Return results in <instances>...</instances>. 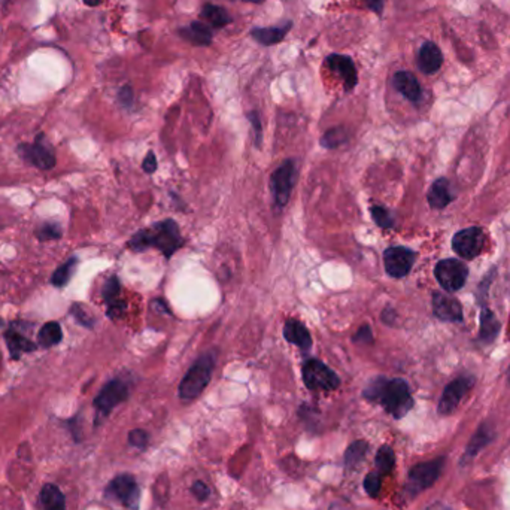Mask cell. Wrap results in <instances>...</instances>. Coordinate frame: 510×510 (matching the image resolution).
I'll return each mask as SVG.
<instances>
[{
    "mask_svg": "<svg viewBox=\"0 0 510 510\" xmlns=\"http://www.w3.org/2000/svg\"><path fill=\"white\" fill-rule=\"evenodd\" d=\"M41 504L45 510H64L66 500L59 486L48 484L41 491Z\"/></svg>",
    "mask_w": 510,
    "mask_h": 510,
    "instance_id": "obj_24",
    "label": "cell"
},
{
    "mask_svg": "<svg viewBox=\"0 0 510 510\" xmlns=\"http://www.w3.org/2000/svg\"><path fill=\"white\" fill-rule=\"evenodd\" d=\"M303 382L311 391H334L340 385L336 373L319 360H309L303 364Z\"/></svg>",
    "mask_w": 510,
    "mask_h": 510,
    "instance_id": "obj_4",
    "label": "cell"
},
{
    "mask_svg": "<svg viewBox=\"0 0 510 510\" xmlns=\"http://www.w3.org/2000/svg\"><path fill=\"white\" fill-rule=\"evenodd\" d=\"M76 264H78V259L72 257L71 260H67L61 267H59V269L54 271L53 279H51V282H53V285H56V286H64L67 282H69L71 278H72V275H74L75 269H76Z\"/></svg>",
    "mask_w": 510,
    "mask_h": 510,
    "instance_id": "obj_30",
    "label": "cell"
},
{
    "mask_svg": "<svg viewBox=\"0 0 510 510\" xmlns=\"http://www.w3.org/2000/svg\"><path fill=\"white\" fill-rule=\"evenodd\" d=\"M5 340H6L9 354L14 360H19L23 354L36 349V345L33 344L31 340H29L27 337H24L23 334H20L19 331H15L12 329L5 333Z\"/></svg>",
    "mask_w": 510,
    "mask_h": 510,
    "instance_id": "obj_22",
    "label": "cell"
},
{
    "mask_svg": "<svg viewBox=\"0 0 510 510\" xmlns=\"http://www.w3.org/2000/svg\"><path fill=\"white\" fill-rule=\"evenodd\" d=\"M182 38L189 39L194 45H209L212 41V31L211 29L203 24V23H191L189 27H185L181 30Z\"/></svg>",
    "mask_w": 510,
    "mask_h": 510,
    "instance_id": "obj_25",
    "label": "cell"
},
{
    "mask_svg": "<svg viewBox=\"0 0 510 510\" xmlns=\"http://www.w3.org/2000/svg\"><path fill=\"white\" fill-rule=\"evenodd\" d=\"M500 333V322L497 321L496 315L492 314L486 306H482L481 309V330L479 339L485 344H491Z\"/></svg>",
    "mask_w": 510,
    "mask_h": 510,
    "instance_id": "obj_23",
    "label": "cell"
},
{
    "mask_svg": "<svg viewBox=\"0 0 510 510\" xmlns=\"http://www.w3.org/2000/svg\"><path fill=\"white\" fill-rule=\"evenodd\" d=\"M393 82H394L396 90L401 96H404L407 100L412 101V104H418V101L421 100L422 90H421V85L414 74L406 72V71L397 72L394 75Z\"/></svg>",
    "mask_w": 510,
    "mask_h": 510,
    "instance_id": "obj_18",
    "label": "cell"
},
{
    "mask_svg": "<svg viewBox=\"0 0 510 510\" xmlns=\"http://www.w3.org/2000/svg\"><path fill=\"white\" fill-rule=\"evenodd\" d=\"M245 2H248V0H245Z\"/></svg>",
    "mask_w": 510,
    "mask_h": 510,
    "instance_id": "obj_51",
    "label": "cell"
},
{
    "mask_svg": "<svg viewBox=\"0 0 510 510\" xmlns=\"http://www.w3.org/2000/svg\"><path fill=\"white\" fill-rule=\"evenodd\" d=\"M474 379L473 378H458L454 382H451L445 391L444 394H441V399L439 401V414L440 415H449L452 414L456 406L460 404L461 399L467 394V391L473 386Z\"/></svg>",
    "mask_w": 510,
    "mask_h": 510,
    "instance_id": "obj_13",
    "label": "cell"
},
{
    "mask_svg": "<svg viewBox=\"0 0 510 510\" xmlns=\"http://www.w3.org/2000/svg\"><path fill=\"white\" fill-rule=\"evenodd\" d=\"M201 16L206 21H209V24L212 27H216V29L226 27L231 21V16L227 14V11L224 8L212 5V4H208L203 6Z\"/></svg>",
    "mask_w": 510,
    "mask_h": 510,
    "instance_id": "obj_26",
    "label": "cell"
},
{
    "mask_svg": "<svg viewBox=\"0 0 510 510\" xmlns=\"http://www.w3.org/2000/svg\"><path fill=\"white\" fill-rule=\"evenodd\" d=\"M433 311L440 321H446V322L463 321V309L460 301L444 293L433 294Z\"/></svg>",
    "mask_w": 510,
    "mask_h": 510,
    "instance_id": "obj_14",
    "label": "cell"
},
{
    "mask_svg": "<svg viewBox=\"0 0 510 510\" xmlns=\"http://www.w3.org/2000/svg\"><path fill=\"white\" fill-rule=\"evenodd\" d=\"M118 100L121 101V105L129 108L131 105V101H133V91L129 87V85H126V87H123L120 90V94H118Z\"/></svg>",
    "mask_w": 510,
    "mask_h": 510,
    "instance_id": "obj_42",
    "label": "cell"
},
{
    "mask_svg": "<svg viewBox=\"0 0 510 510\" xmlns=\"http://www.w3.org/2000/svg\"><path fill=\"white\" fill-rule=\"evenodd\" d=\"M416 255L412 249L404 246H391L384 252V264L385 270L389 276L393 278H404L409 275V271L414 267Z\"/></svg>",
    "mask_w": 510,
    "mask_h": 510,
    "instance_id": "obj_9",
    "label": "cell"
},
{
    "mask_svg": "<svg viewBox=\"0 0 510 510\" xmlns=\"http://www.w3.org/2000/svg\"><path fill=\"white\" fill-rule=\"evenodd\" d=\"M72 314H74V316L81 322V324L82 326H85V327H89V329H91L93 327V324H94V321H93V318L87 314V312H85V309L84 308H81V306L79 304H74L72 306Z\"/></svg>",
    "mask_w": 510,
    "mask_h": 510,
    "instance_id": "obj_37",
    "label": "cell"
},
{
    "mask_svg": "<svg viewBox=\"0 0 510 510\" xmlns=\"http://www.w3.org/2000/svg\"><path fill=\"white\" fill-rule=\"evenodd\" d=\"M488 441H489V433L486 431V429H485V427H482V429L478 431V434L474 436V439H473L471 444L469 445L467 455H474V454H478V451H479L484 445H486Z\"/></svg>",
    "mask_w": 510,
    "mask_h": 510,
    "instance_id": "obj_35",
    "label": "cell"
},
{
    "mask_svg": "<svg viewBox=\"0 0 510 510\" xmlns=\"http://www.w3.org/2000/svg\"><path fill=\"white\" fill-rule=\"evenodd\" d=\"M369 445L363 440H356L345 452V466L346 469H355L366 456Z\"/></svg>",
    "mask_w": 510,
    "mask_h": 510,
    "instance_id": "obj_28",
    "label": "cell"
},
{
    "mask_svg": "<svg viewBox=\"0 0 510 510\" xmlns=\"http://www.w3.org/2000/svg\"><path fill=\"white\" fill-rule=\"evenodd\" d=\"M248 2H251V4H263V2H266V0H248Z\"/></svg>",
    "mask_w": 510,
    "mask_h": 510,
    "instance_id": "obj_48",
    "label": "cell"
},
{
    "mask_svg": "<svg viewBox=\"0 0 510 510\" xmlns=\"http://www.w3.org/2000/svg\"><path fill=\"white\" fill-rule=\"evenodd\" d=\"M120 291H121V284L118 281L116 276H111L105 285H104V300L108 306V316L112 319L120 318L124 314L126 303L120 300Z\"/></svg>",
    "mask_w": 510,
    "mask_h": 510,
    "instance_id": "obj_17",
    "label": "cell"
},
{
    "mask_svg": "<svg viewBox=\"0 0 510 510\" xmlns=\"http://www.w3.org/2000/svg\"><path fill=\"white\" fill-rule=\"evenodd\" d=\"M434 276L445 291L452 293L464 286L469 276V269L460 260H440L434 267Z\"/></svg>",
    "mask_w": 510,
    "mask_h": 510,
    "instance_id": "obj_5",
    "label": "cell"
},
{
    "mask_svg": "<svg viewBox=\"0 0 510 510\" xmlns=\"http://www.w3.org/2000/svg\"><path fill=\"white\" fill-rule=\"evenodd\" d=\"M381 474L379 473H369L364 479V489L367 494L373 499H376L379 496L381 491Z\"/></svg>",
    "mask_w": 510,
    "mask_h": 510,
    "instance_id": "obj_33",
    "label": "cell"
},
{
    "mask_svg": "<svg viewBox=\"0 0 510 510\" xmlns=\"http://www.w3.org/2000/svg\"><path fill=\"white\" fill-rule=\"evenodd\" d=\"M509 384H510V369H509Z\"/></svg>",
    "mask_w": 510,
    "mask_h": 510,
    "instance_id": "obj_49",
    "label": "cell"
},
{
    "mask_svg": "<svg viewBox=\"0 0 510 510\" xmlns=\"http://www.w3.org/2000/svg\"><path fill=\"white\" fill-rule=\"evenodd\" d=\"M366 5L369 6L370 11L381 15L384 11V6H385V0H366Z\"/></svg>",
    "mask_w": 510,
    "mask_h": 510,
    "instance_id": "obj_43",
    "label": "cell"
},
{
    "mask_svg": "<svg viewBox=\"0 0 510 510\" xmlns=\"http://www.w3.org/2000/svg\"><path fill=\"white\" fill-rule=\"evenodd\" d=\"M127 397H129L127 385L120 379H114L101 388L99 396L94 399V407L97 409L99 415L108 416L112 412L114 407L123 403Z\"/></svg>",
    "mask_w": 510,
    "mask_h": 510,
    "instance_id": "obj_11",
    "label": "cell"
},
{
    "mask_svg": "<svg viewBox=\"0 0 510 510\" xmlns=\"http://www.w3.org/2000/svg\"><path fill=\"white\" fill-rule=\"evenodd\" d=\"M129 441L131 446H136L139 449H144L148 444V434L144 430H133L129 434Z\"/></svg>",
    "mask_w": 510,
    "mask_h": 510,
    "instance_id": "obj_36",
    "label": "cell"
},
{
    "mask_svg": "<svg viewBox=\"0 0 510 510\" xmlns=\"http://www.w3.org/2000/svg\"><path fill=\"white\" fill-rule=\"evenodd\" d=\"M444 467V458H437L430 463H422L411 469L409 478H407L406 491L411 496L419 494L421 491L430 488L439 478V474Z\"/></svg>",
    "mask_w": 510,
    "mask_h": 510,
    "instance_id": "obj_7",
    "label": "cell"
},
{
    "mask_svg": "<svg viewBox=\"0 0 510 510\" xmlns=\"http://www.w3.org/2000/svg\"><path fill=\"white\" fill-rule=\"evenodd\" d=\"M248 120L251 121L252 129H254V131H255V142H257V145L260 146V144H261V134H263V129H261V120H260V115H259V112L251 111V112L248 114Z\"/></svg>",
    "mask_w": 510,
    "mask_h": 510,
    "instance_id": "obj_38",
    "label": "cell"
},
{
    "mask_svg": "<svg viewBox=\"0 0 510 510\" xmlns=\"http://www.w3.org/2000/svg\"><path fill=\"white\" fill-rule=\"evenodd\" d=\"M191 492H193V496H194L197 500H200V501H205V500L209 497V494H211V491H209L208 485L200 482V481L196 482V484H193Z\"/></svg>",
    "mask_w": 510,
    "mask_h": 510,
    "instance_id": "obj_39",
    "label": "cell"
},
{
    "mask_svg": "<svg viewBox=\"0 0 510 510\" xmlns=\"http://www.w3.org/2000/svg\"><path fill=\"white\" fill-rule=\"evenodd\" d=\"M396 319V312L393 309H385L382 314V321L386 322V324H393Z\"/></svg>",
    "mask_w": 510,
    "mask_h": 510,
    "instance_id": "obj_44",
    "label": "cell"
},
{
    "mask_svg": "<svg viewBox=\"0 0 510 510\" xmlns=\"http://www.w3.org/2000/svg\"><path fill=\"white\" fill-rule=\"evenodd\" d=\"M370 214H371L373 221H375V223L381 229H391L394 226L393 215H391L389 211L385 209L384 206H371L370 208Z\"/></svg>",
    "mask_w": 510,
    "mask_h": 510,
    "instance_id": "obj_32",
    "label": "cell"
},
{
    "mask_svg": "<svg viewBox=\"0 0 510 510\" xmlns=\"http://www.w3.org/2000/svg\"><path fill=\"white\" fill-rule=\"evenodd\" d=\"M430 206L434 209H444L452 201V194L449 191V182L445 178L434 181L427 194Z\"/></svg>",
    "mask_w": 510,
    "mask_h": 510,
    "instance_id": "obj_21",
    "label": "cell"
},
{
    "mask_svg": "<svg viewBox=\"0 0 510 510\" xmlns=\"http://www.w3.org/2000/svg\"><path fill=\"white\" fill-rule=\"evenodd\" d=\"M82 2L85 5H89V6H97L101 2V0H82Z\"/></svg>",
    "mask_w": 510,
    "mask_h": 510,
    "instance_id": "obj_46",
    "label": "cell"
},
{
    "mask_svg": "<svg viewBox=\"0 0 510 510\" xmlns=\"http://www.w3.org/2000/svg\"><path fill=\"white\" fill-rule=\"evenodd\" d=\"M215 356L216 352H206L203 354L200 359L191 366V369L186 371V375L179 384V397L181 400L190 401L197 399L203 389H205L211 381L212 370L215 366Z\"/></svg>",
    "mask_w": 510,
    "mask_h": 510,
    "instance_id": "obj_3",
    "label": "cell"
},
{
    "mask_svg": "<svg viewBox=\"0 0 510 510\" xmlns=\"http://www.w3.org/2000/svg\"><path fill=\"white\" fill-rule=\"evenodd\" d=\"M355 344H373V333L369 326H363L354 336Z\"/></svg>",
    "mask_w": 510,
    "mask_h": 510,
    "instance_id": "obj_40",
    "label": "cell"
},
{
    "mask_svg": "<svg viewBox=\"0 0 510 510\" xmlns=\"http://www.w3.org/2000/svg\"><path fill=\"white\" fill-rule=\"evenodd\" d=\"M39 345L44 348H51L54 345H59L63 339V331L61 326L59 322H46V324L39 330L38 334Z\"/></svg>",
    "mask_w": 510,
    "mask_h": 510,
    "instance_id": "obj_27",
    "label": "cell"
},
{
    "mask_svg": "<svg viewBox=\"0 0 510 510\" xmlns=\"http://www.w3.org/2000/svg\"><path fill=\"white\" fill-rule=\"evenodd\" d=\"M20 156L30 164L42 170H49L56 166V152L41 134L33 144H23L19 146Z\"/></svg>",
    "mask_w": 510,
    "mask_h": 510,
    "instance_id": "obj_10",
    "label": "cell"
},
{
    "mask_svg": "<svg viewBox=\"0 0 510 510\" xmlns=\"http://www.w3.org/2000/svg\"><path fill=\"white\" fill-rule=\"evenodd\" d=\"M363 396L370 401L379 403L385 412L396 419L407 415L414 407L409 385L403 379L378 378L364 389Z\"/></svg>",
    "mask_w": 510,
    "mask_h": 510,
    "instance_id": "obj_1",
    "label": "cell"
},
{
    "mask_svg": "<svg viewBox=\"0 0 510 510\" xmlns=\"http://www.w3.org/2000/svg\"><path fill=\"white\" fill-rule=\"evenodd\" d=\"M154 308L157 311H164L166 314H170V311L166 308V304H164L163 300H154Z\"/></svg>",
    "mask_w": 510,
    "mask_h": 510,
    "instance_id": "obj_45",
    "label": "cell"
},
{
    "mask_svg": "<svg viewBox=\"0 0 510 510\" xmlns=\"http://www.w3.org/2000/svg\"><path fill=\"white\" fill-rule=\"evenodd\" d=\"M485 246V233L479 227H469L455 233L452 237V249L464 260H473Z\"/></svg>",
    "mask_w": 510,
    "mask_h": 510,
    "instance_id": "obj_6",
    "label": "cell"
},
{
    "mask_svg": "<svg viewBox=\"0 0 510 510\" xmlns=\"http://www.w3.org/2000/svg\"><path fill=\"white\" fill-rule=\"evenodd\" d=\"M144 170L146 174H154L157 167H159V163H157V159H156V154L154 152H148L145 160H144V164H142Z\"/></svg>",
    "mask_w": 510,
    "mask_h": 510,
    "instance_id": "obj_41",
    "label": "cell"
},
{
    "mask_svg": "<svg viewBox=\"0 0 510 510\" xmlns=\"http://www.w3.org/2000/svg\"><path fill=\"white\" fill-rule=\"evenodd\" d=\"M296 176V166L293 160L284 161L270 178V190L274 193L278 206H285L290 200Z\"/></svg>",
    "mask_w": 510,
    "mask_h": 510,
    "instance_id": "obj_8",
    "label": "cell"
},
{
    "mask_svg": "<svg viewBox=\"0 0 510 510\" xmlns=\"http://www.w3.org/2000/svg\"><path fill=\"white\" fill-rule=\"evenodd\" d=\"M182 245L184 239L174 219H164L149 229L141 230L129 241V248L133 251L142 252L148 248H157L166 259L172 257Z\"/></svg>",
    "mask_w": 510,
    "mask_h": 510,
    "instance_id": "obj_2",
    "label": "cell"
},
{
    "mask_svg": "<svg viewBox=\"0 0 510 510\" xmlns=\"http://www.w3.org/2000/svg\"><path fill=\"white\" fill-rule=\"evenodd\" d=\"M327 64L330 69L344 81L346 91L352 90L356 85V82H359V75H356L355 64L351 57L331 54L327 57Z\"/></svg>",
    "mask_w": 510,
    "mask_h": 510,
    "instance_id": "obj_15",
    "label": "cell"
},
{
    "mask_svg": "<svg viewBox=\"0 0 510 510\" xmlns=\"http://www.w3.org/2000/svg\"><path fill=\"white\" fill-rule=\"evenodd\" d=\"M284 337L286 342H290L303 351L309 349L312 346V337L300 321L297 319H288L284 326Z\"/></svg>",
    "mask_w": 510,
    "mask_h": 510,
    "instance_id": "obj_19",
    "label": "cell"
},
{
    "mask_svg": "<svg viewBox=\"0 0 510 510\" xmlns=\"http://www.w3.org/2000/svg\"><path fill=\"white\" fill-rule=\"evenodd\" d=\"M441 64H444V54H441L440 48L431 41L422 44L418 53L419 71L425 75H433L440 71Z\"/></svg>",
    "mask_w": 510,
    "mask_h": 510,
    "instance_id": "obj_16",
    "label": "cell"
},
{
    "mask_svg": "<svg viewBox=\"0 0 510 510\" xmlns=\"http://www.w3.org/2000/svg\"><path fill=\"white\" fill-rule=\"evenodd\" d=\"M0 229H2V224H0Z\"/></svg>",
    "mask_w": 510,
    "mask_h": 510,
    "instance_id": "obj_50",
    "label": "cell"
},
{
    "mask_svg": "<svg viewBox=\"0 0 510 510\" xmlns=\"http://www.w3.org/2000/svg\"><path fill=\"white\" fill-rule=\"evenodd\" d=\"M291 23L288 21L284 26H276V27H255L251 30L252 38L260 42L261 45H275L279 44L285 35L288 33V30L291 29Z\"/></svg>",
    "mask_w": 510,
    "mask_h": 510,
    "instance_id": "obj_20",
    "label": "cell"
},
{
    "mask_svg": "<svg viewBox=\"0 0 510 510\" xmlns=\"http://www.w3.org/2000/svg\"><path fill=\"white\" fill-rule=\"evenodd\" d=\"M394 466H396L394 451L389 446H382L376 454V467L379 470V474L381 476L389 474L391 471H393Z\"/></svg>",
    "mask_w": 510,
    "mask_h": 510,
    "instance_id": "obj_29",
    "label": "cell"
},
{
    "mask_svg": "<svg viewBox=\"0 0 510 510\" xmlns=\"http://www.w3.org/2000/svg\"><path fill=\"white\" fill-rule=\"evenodd\" d=\"M346 141H348L346 130L344 127H334V129H330L329 131H326V134L322 136L321 145L324 148L333 149V148H337L342 144H345Z\"/></svg>",
    "mask_w": 510,
    "mask_h": 510,
    "instance_id": "obj_31",
    "label": "cell"
},
{
    "mask_svg": "<svg viewBox=\"0 0 510 510\" xmlns=\"http://www.w3.org/2000/svg\"><path fill=\"white\" fill-rule=\"evenodd\" d=\"M38 239L39 241H56L61 237L60 227L56 223H46L38 230Z\"/></svg>",
    "mask_w": 510,
    "mask_h": 510,
    "instance_id": "obj_34",
    "label": "cell"
},
{
    "mask_svg": "<svg viewBox=\"0 0 510 510\" xmlns=\"http://www.w3.org/2000/svg\"><path fill=\"white\" fill-rule=\"evenodd\" d=\"M427 510H448V509H445L441 504H436V506H433V507H430Z\"/></svg>",
    "mask_w": 510,
    "mask_h": 510,
    "instance_id": "obj_47",
    "label": "cell"
},
{
    "mask_svg": "<svg viewBox=\"0 0 510 510\" xmlns=\"http://www.w3.org/2000/svg\"><path fill=\"white\" fill-rule=\"evenodd\" d=\"M108 492L120 500L127 509L138 510L139 506V486L130 474H120L109 484Z\"/></svg>",
    "mask_w": 510,
    "mask_h": 510,
    "instance_id": "obj_12",
    "label": "cell"
}]
</instances>
